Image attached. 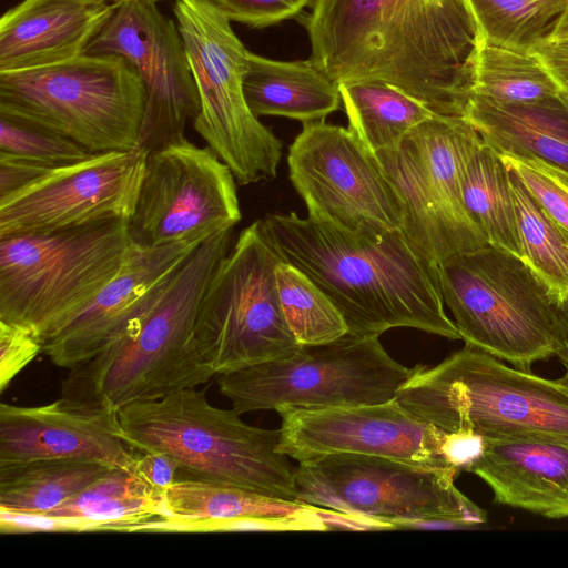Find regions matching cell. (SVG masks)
<instances>
[{"instance_id":"cell-1","label":"cell","mask_w":568,"mask_h":568,"mask_svg":"<svg viewBox=\"0 0 568 568\" xmlns=\"http://www.w3.org/2000/svg\"><path fill=\"white\" fill-rule=\"evenodd\" d=\"M303 23L310 59L337 84L382 80L464 116L484 40L465 0H315Z\"/></svg>"},{"instance_id":"cell-2","label":"cell","mask_w":568,"mask_h":568,"mask_svg":"<svg viewBox=\"0 0 568 568\" xmlns=\"http://www.w3.org/2000/svg\"><path fill=\"white\" fill-rule=\"evenodd\" d=\"M278 256L303 272L333 302L359 336L409 327L462 339L448 317L436 266L410 246L402 231L359 234L295 213L260 219Z\"/></svg>"},{"instance_id":"cell-3","label":"cell","mask_w":568,"mask_h":568,"mask_svg":"<svg viewBox=\"0 0 568 568\" xmlns=\"http://www.w3.org/2000/svg\"><path fill=\"white\" fill-rule=\"evenodd\" d=\"M233 229L197 245L156 301L113 342L70 369L60 399L85 412L116 413L205 384L215 375L194 339L199 306Z\"/></svg>"},{"instance_id":"cell-4","label":"cell","mask_w":568,"mask_h":568,"mask_svg":"<svg viewBox=\"0 0 568 568\" xmlns=\"http://www.w3.org/2000/svg\"><path fill=\"white\" fill-rule=\"evenodd\" d=\"M195 388L122 407L121 437L138 452L169 455L196 479L296 500V466L277 449L280 430L248 425Z\"/></svg>"},{"instance_id":"cell-5","label":"cell","mask_w":568,"mask_h":568,"mask_svg":"<svg viewBox=\"0 0 568 568\" xmlns=\"http://www.w3.org/2000/svg\"><path fill=\"white\" fill-rule=\"evenodd\" d=\"M396 399L447 433L568 439V377L544 378L468 344L434 367L419 364Z\"/></svg>"},{"instance_id":"cell-6","label":"cell","mask_w":568,"mask_h":568,"mask_svg":"<svg viewBox=\"0 0 568 568\" xmlns=\"http://www.w3.org/2000/svg\"><path fill=\"white\" fill-rule=\"evenodd\" d=\"M130 247L121 219L0 237V321L43 343L89 306Z\"/></svg>"},{"instance_id":"cell-7","label":"cell","mask_w":568,"mask_h":568,"mask_svg":"<svg viewBox=\"0 0 568 568\" xmlns=\"http://www.w3.org/2000/svg\"><path fill=\"white\" fill-rule=\"evenodd\" d=\"M145 105L141 79L118 54H87L0 72V115L49 130L91 153L138 148Z\"/></svg>"},{"instance_id":"cell-8","label":"cell","mask_w":568,"mask_h":568,"mask_svg":"<svg viewBox=\"0 0 568 568\" xmlns=\"http://www.w3.org/2000/svg\"><path fill=\"white\" fill-rule=\"evenodd\" d=\"M458 474L387 457L329 454L295 467L296 500L364 519L376 530L485 524L486 513L455 486Z\"/></svg>"},{"instance_id":"cell-9","label":"cell","mask_w":568,"mask_h":568,"mask_svg":"<svg viewBox=\"0 0 568 568\" xmlns=\"http://www.w3.org/2000/svg\"><path fill=\"white\" fill-rule=\"evenodd\" d=\"M436 272L465 344L523 371L554 356L557 302L524 260L488 244Z\"/></svg>"},{"instance_id":"cell-10","label":"cell","mask_w":568,"mask_h":568,"mask_svg":"<svg viewBox=\"0 0 568 568\" xmlns=\"http://www.w3.org/2000/svg\"><path fill=\"white\" fill-rule=\"evenodd\" d=\"M173 13L200 101L194 130L240 185L274 179L282 142L245 100L250 51L210 0H175Z\"/></svg>"},{"instance_id":"cell-11","label":"cell","mask_w":568,"mask_h":568,"mask_svg":"<svg viewBox=\"0 0 568 568\" xmlns=\"http://www.w3.org/2000/svg\"><path fill=\"white\" fill-rule=\"evenodd\" d=\"M395 361L378 336L351 333L301 345L287 356L217 375L220 393L241 414L281 408L322 409L396 398L416 372Z\"/></svg>"},{"instance_id":"cell-12","label":"cell","mask_w":568,"mask_h":568,"mask_svg":"<svg viewBox=\"0 0 568 568\" xmlns=\"http://www.w3.org/2000/svg\"><path fill=\"white\" fill-rule=\"evenodd\" d=\"M478 135L463 116L434 114L374 153L400 201L404 236L436 267L488 245L462 191L463 163Z\"/></svg>"},{"instance_id":"cell-13","label":"cell","mask_w":568,"mask_h":568,"mask_svg":"<svg viewBox=\"0 0 568 568\" xmlns=\"http://www.w3.org/2000/svg\"><path fill=\"white\" fill-rule=\"evenodd\" d=\"M281 261L257 220L216 266L194 327L197 349L215 375L287 356L301 346L277 294Z\"/></svg>"},{"instance_id":"cell-14","label":"cell","mask_w":568,"mask_h":568,"mask_svg":"<svg viewBox=\"0 0 568 568\" xmlns=\"http://www.w3.org/2000/svg\"><path fill=\"white\" fill-rule=\"evenodd\" d=\"M236 180L210 146L186 138L148 153L136 204L128 221L133 244H201L241 220Z\"/></svg>"},{"instance_id":"cell-15","label":"cell","mask_w":568,"mask_h":568,"mask_svg":"<svg viewBox=\"0 0 568 568\" xmlns=\"http://www.w3.org/2000/svg\"><path fill=\"white\" fill-rule=\"evenodd\" d=\"M287 164L310 216L352 233L402 231L398 195L374 153L351 129L324 120L303 123Z\"/></svg>"},{"instance_id":"cell-16","label":"cell","mask_w":568,"mask_h":568,"mask_svg":"<svg viewBox=\"0 0 568 568\" xmlns=\"http://www.w3.org/2000/svg\"><path fill=\"white\" fill-rule=\"evenodd\" d=\"M87 54H118L135 68L145 93L138 148L150 153L185 139L200 111L196 85L178 24L151 1L116 7Z\"/></svg>"},{"instance_id":"cell-17","label":"cell","mask_w":568,"mask_h":568,"mask_svg":"<svg viewBox=\"0 0 568 568\" xmlns=\"http://www.w3.org/2000/svg\"><path fill=\"white\" fill-rule=\"evenodd\" d=\"M148 152L92 153L50 169L22 189L0 197V237L53 232L98 221L130 220Z\"/></svg>"},{"instance_id":"cell-18","label":"cell","mask_w":568,"mask_h":568,"mask_svg":"<svg viewBox=\"0 0 568 568\" xmlns=\"http://www.w3.org/2000/svg\"><path fill=\"white\" fill-rule=\"evenodd\" d=\"M277 412L282 418L277 449L297 463L329 454H356L453 468L444 452L447 432L418 418L396 398L371 405L285 407Z\"/></svg>"},{"instance_id":"cell-19","label":"cell","mask_w":568,"mask_h":568,"mask_svg":"<svg viewBox=\"0 0 568 568\" xmlns=\"http://www.w3.org/2000/svg\"><path fill=\"white\" fill-rule=\"evenodd\" d=\"M164 517L145 523L143 531H326L363 530L359 518L297 500L201 479H183L164 495Z\"/></svg>"},{"instance_id":"cell-20","label":"cell","mask_w":568,"mask_h":568,"mask_svg":"<svg viewBox=\"0 0 568 568\" xmlns=\"http://www.w3.org/2000/svg\"><path fill=\"white\" fill-rule=\"evenodd\" d=\"M197 245L141 247L131 242L119 273L81 314L42 343V352L68 369L95 356L156 301Z\"/></svg>"},{"instance_id":"cell-21","label":"cell","mask_w":568,"mask_h":568,"mask_svg":"<svg viewBox=\"0 0 568 568\" xmlns=\"http://www.w3.org/2000/svg\"><path fill=\"white\" fill-rule=\"evenodd\" d=\"M136 455L120 435L116 413L72 408L60 398L41 406L0 405V466L74 458L130 471Z\"/></svg>"},{"instance_id":"cell-22","label":"cell","mask_w":568,"mask_h":568,"mask_svg":"<svg viewBox=\"0 0 568 568\" xmlns=\"http://www.w3.org/2000/svg\"><path fill=\"white\" fill-rule=\"evenodd\" d=\"M468 471L494 501L547 518H568V439L546 436L484 438Z\"/></svg>"},{"instance_id":"cell-23","label":"cell","mask_w":568,"mask_h":568,"mask_svg":"<svg viewBox=\"0 0 568 568\" xmlns=\"http://www.w3.org/2000/svg\"><path fill=\"white\" fill-rule=\"evenodd\" d=\"M116 7L22 0L0 19V72L41 68L83 54Z\"/></svg>"},{"instance_id":"cell-24","label":"cell","mask_w":568,"mask_h":568,"mask_svg":"<svg viewBox=\"0 0 568 568\" xmlns=\"http://www.w3.org/2000/svg\"><path fill=\"white\" fill-rule=\"evenodd\" d=\"M498 153L536 156L568 173V95L506 103L473 94L464 116Z\"/></svg>"},{"instance_id":"cell-25","label":"cell","mask_w":568,"mask_h":568,"mask_svg":"<svg viewBox=\"0 0 568 568\" xmlns=\"http://www.w3.org/2000/svg\"><path fill=\"white\" fill-rule=\"evenodd\" d=\"M244 95L256 115H278L303 123L324 120L339 108L338 84L311 59L280 61L250 52Z\"/></svg>"},{"instance_id":"cell-26","label":"cell","mask_w":568,"mask_h":568,"mask_svg":"<svg viewBox=\"0 0 568 568\" xmlns=\"http://www.w3.org/2000/svg\"><path fill=\"white\" fill-rule=\"evenodd\" d=\"M164 497L133 473L111 468L67 501L42 516L68 519L72 531H134L164 517Z\"/></svg>"},{"instance_id":"cell-27","label":"cell","mask_w":568,"mask_h":568,"mask_svg":"<svg viewBox=\"0 0 568 568\" xmlns=\"http://www.w3.org/2000/svg\"><path fill=\"white\" fill-rule=\"evenodd\" d=\"M462 191L465 206L488 244L521 258L509 169L480 135L464 160Z\"/></svg>"},{"instance_id":"cell-28","label":"cell","mask_w":568,"mask_h":568,"mask_svg":"<svg viewBox=\"0 0 568 568\" xmlns=\"http://www.w3.org/2000/svg\"><path fill=\"white\" fill-rule=\"evenodd\" d=\"M90 459H42L0 466V510L44 515L104 475Z\"/></svg>"},{"instance_id":"cell-29","label":"cell","mask_w":568,"mask_h":568,"mask_svg":"<svg viewBox=\"0 0 568 568\" xmlns=\"http://www.w3.org/2000/svg\"><path fill=\"white\" fill-rule=\"evenodd\" d=\"M338 88L348 129L373 153L395 144L413 128L436 114L382 80L343 82Z\"/></svg>"},{"instance_id":"cell-30","label":"cell","mask_w":568,"mask_h":568,"mask_svg":"<svg viewBox=\"0 0 568 568\" xmlns=\"http://www.w3.org/2000/svg\"><path fill=\"white\" fill-rule=\"evenodd\" d=\"M509 178L517 213L521 260L542 281L558 304L568 297V241L511 169Z\"/></svg>"},{"instance_id":"cell-31","label":"cell","mask_w":568,"mask_h":568,"mask_svg":"<svg viewBox=\"0 0 568 568\" xmlns=\"http://www.w3.org/2000/svg\"><path fill=\"white\" fill-rule=\"evenodd\" d=\"M485 41L535 52L551 40L568 0H465Z\"/></svg>"},{"instance_id":"cell-32","label":"cell","mask_w":568,"mask_h":568,"mask_svg":"<svg viewBox=\"0 0 568 568\" xmlns=\"http://www.w3.org/2000/svg\"><path fill=\"white\" fill-rule=\"evenodd\" d=\"M560 92L536 53L483 40L476 62L473 94L499 102L526 103L545 100Z\"/></svg>"},{"instance_id":"cell-33","label":"cell","mask_w":568,"mask_h":568,"mask_svg":"<svg viewBox=\"0 0 568 568\" xmlns=\"http://www.w3.org/2000/svg\"><path fill=\"white\" fill-rule=\"evenodd\" d=\"M275 278L283 315L300 345L328 343L348 333L337 307L303 272L281 261Z\"/></svg>"},{"instance_id":"cell-34","label":"cell","mask_w":568,"mask_h":568,"mask_svg":"<svg viewBox=\"0 0 568 568\" xmlns=\"http://www.w3.org/2000/svg\"><path fill=\"white\" fill-rule=\"evenodd\" d=\"M0 152L29 159L49 168L75 163L92 154L68 138L1 115Z\"/></svg>"},{"instance_id":"cell-35","label":"cell","mask_w":568,"mask_h":568,"mask_svg":"<svg viewBox=\"0 0 568 568\" xmlns=\"http://www.w3.org/2000/svg\"><path fill=\"white\" fill-rule=\"evenodd\" d=\"M500 155L507 166L536 196L568 241V179L565 172L536 156Z\"/></svg>"},{"instance_id":"cell-36","label":"cell","mask_w":568,"mask_h":568,"mask_svg":"<svg viewBox=\"0 0 568 568\" xmlns=\"http://www.w3.org/2000/svg\"><path fill=\"white\" fill-rule=\"evenodd\" d=\"M232 22L266 28L294 18L315 0H210Z\"/></svg>"},{"instance_id":"cell-37","label":"cell","mask_w":568,"mask_h":568,"mask_svg":"<svg viewBox=\"0 0 568 568\" xmlns=\"http://www.w3.org/2000/svg\"><path fill=\"white\" fill-rule=\"evenodd\" d=\"M42 352V342L23 327L0 321V392Z\"/></svg>"},{"instance_id":"cell-38","label":"cell","mask_w":568,"mask_h":568,"mask_svg":"<svg viewBox=\"0 0 568 568\" xmlns=\"http://www.w3.org/2000/svg\"><path fill=\"white\" fill-rule=\"evenodd\" d=\"M131 473L139 477L153 493L164 497L175 483L179 464L169 455L160 452H138Z\"/></svg>"},{"instance_id":"cell-39","label":"cell","mask_w":568,"mask_h":568,"mask_svg":"<svg viewBox=\"0 0 568 568\" xmlns=\"http://www.w3.org/2000/svg\"><path fill=\"white\" fill-rule=\"evenodd\" d=\"M50 169L32 160L0 152V197L30 184Z\"/></svg>"},{"instance_id":"cell-40","label":"cell","mask_w":568,"mask_h":568,"mask_svg":"<svg viewBox=\"0 0 568 568\" xmlns=\"http://www.w3.org/2000/svg\"><path fill=\"white\" fill-rule=\"evenodd\" d=\"M534 53L544 63L560 90L568 95V39H551Z\"/></svg>"},{"instance_id":"cell-41","label":"cell","mask_w":568,"mask_h":568,"mask_svg":"<svg viewBox=\"0 0 568 568\" xmlns=\"http://www.w3.org/2000/svg\"><path fill=\"white\" fill-rule=\"evenodd\" d=\"M554 355L560 359L568 377V297L557 304Z\"/></svg>"},{"instance_id":"cell-42","label":"cell","mask_w":568,"mask_h":568,"mask_svg":"<svg viewBox=\"0 0 568 568\" xmlns=\"http://www.w3.org/2000/svg\"><path fill=\"white\" fill-rule=\"evenodd\" d=\"M552 39H568V10L562 17Z\"/></svg>"},{"instance_id":"cell-43","label":"cell","mask_w":568,"mask_h":568,"mask_svg":"<svg viewBox=\"0 0 568 568\" xmlns=\"http://www.w3.org/2000/svg\"><path fill=\"white\" fill-rule=\"evenodd\" d=\"M85 3L91 4H115L120 6L128 2H134V1H151V2H158L159 0H81Z\"/></svg>"},{"instance_id":"cell-44","label":"cell","mask_w":568,"mask_h":568,"mask_svg":"<svg viewBox=\"0 0 568 568\" xmlns=\"http://www.w3.org/2000/svg\"><path fill=\"white\" fill-rule=\"evenodd\" d=\"M565 174H566V176H567V179H568V173H566V172H565Z\"/></svg>"}]
</instances>
